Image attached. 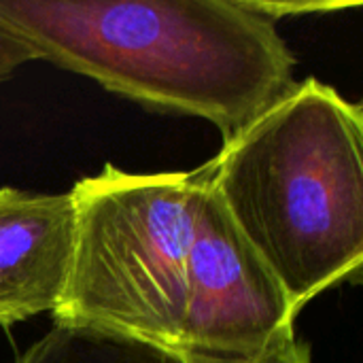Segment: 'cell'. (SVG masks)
I'll return each mask as SVG.
<instances>
[{
    "mask_svg": "<svg viewBox=\"0 0 363 363\" xmlns=\"http://www.w3.org/2000/svg\"><path fill=\"white\" fill-rule=\"evenodd\" d=\"M296 319L283 287L232 221L208 174L194 217L179 359L257 362L296 340Z\"/></svg>",
    "mask_w": 363,
    "mask_h": 363,
    "instance_id": "obj_4",
    "label": "cell"
},
{
    "mask_svg": "<svg viewBox=\"0 0 363 363\" xmlns=\"http://www.w3.org/2000/svg\"><path fill=\"white\" fill-rule=\"evenodd\" d=\"M211 164L125 172L113 164L74 183L77 245L57 328L145 342L179 357L194 217Z\"/></svg>",
    "mask_w": 363,
    "mask_h": 363,
    "instance_id": "obj_3",
    "label": "cell"
},
{
    "mask_svg": "<svg viewBox=\"0 0 363 363\" xmlns=\"http://www.w3.org/2000/svg\"><path fill=\"white\" fill-rule=\"evenodd\" d=\"M77 245L70 191L0 189V328H11L60 304Z\"/></svg>",
    "mask_w": 363,
    "mask_h": 363,
    "instance_id": "obj_5",
    "label": "cell"
},
{
    "mask_svg": "<svg viewBox=\"0 0 363 363\" xmlns=\"http://www.w3.org/2000/svg\"><path fill=\"white\" fill-rule=\"evenodd\" d=\"M57 68L234 138L294 87L296 57L255 0H0Z\"/></svg>",
    "mask_w": 363,
    "mask_h": 363,
    "instance_id": "obj_1",
    "label": "cell"
},
{
    "mask_svg": "<svg viewBox=\"0 0 363 363\" xmlns=\"http://www.w3.org/2000/svg\"><path fill=\"white\" fill-rule=\"evenodd\" d=\"M363 108L306 77L211 160V187L300 311L362 283Z\"/></svg>",
    "mask_w": 363,
    "mask_h": 363,
    "instance_id": "obj_2",
    "label": "cell"
},
{
    "mask_svg": "<svg viewBox=\"0 0 363 363\" xmlns=\"http://www.w3.org/2000/svg\"><path fill=\"white\" fill-rule=\"evenodd\" d=\"M15 363H183L177 355L157 347L89 332L53 325ZM253 363H313L311 347L294 340L287 347Z\"/></svg>",
    "mask_w": 363,
    "mask_h": 363,
    "instance_id": "obj_6",
    "label": "cell"
},
{
    "mask_svg": "<svg viewBox=\"0 0 363 363\" xmlns=\"http://www.w3.org/2000/svg\"><path fill=\"white\" fill-rule=\"evenodd\" d=\"M255 4L272 21H279L281 17H291V15L325 13V11H336V9L349 6V2H268V0H255Z\"/></svg>",
    "mask_w": 363,
    "mask_h": 363,
    "instance_id": "obj_8",
    "label": "cell"
},
{
    "mask_svg": "<svg viewBox=\"0 0 363 363\" xmlns=\"http://www.w3.org/2000/svg\"><path fill=\"white\" fill-rule=\"evenodd\" d=\"M38 60V53L0 19V83L6 81L19 66Z\"/></svg>",
    "mask_w": 363,
    "mask_h": 363,
    "instance_id": "obj_7",
    "label": "cell"
}]
</instances>
